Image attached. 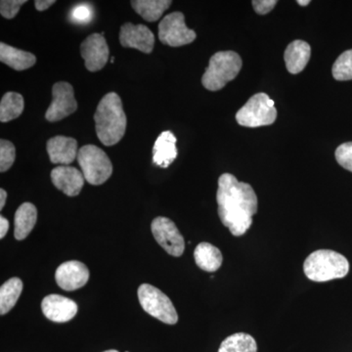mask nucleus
Returning a JSON list of instances; mask_svg holds the SVG:
<instances>
[{
  "mask_svg": "<svg viewBox=\"0 0 352 352\" xmlns=\"http://www.w3.org/2000/svg\"><path fill=\"white\" fill-rule=\"evenodd\" d=\"M217 201L222 224L235 237L245 235L251 228L252 217L258 212V197L251 185L224 173L219 179Z\"/></svg>",
  "mask_w": 352,
  "mask_h": 352,
  "instance_id": "obj_1",
  "label": "nucleus"
},
{
  "mask_svg": "<svg viewBox=\"0 0 352 352\" xmlns=\"http://www.w3.org/2000/svg\"><path fill=\"white\" fill-rule=\"evenodd\" d=\"M95 129L102 144H118L126 131V116L120 97L115 92L106 94L94 113Z\"/></svg>",
  "mask_w": 352,
  "mask_h": 352,
  "instance_id": "obj_2",
  "label": "nucleus"
},
{
  "mask_svg": "<svg viewBox=\"0 0 352 352\" xmlns=\"http://www.w3.org/2000/svg\"><path fill=\"white\" fill-rule=\"evenodd\" d=\"M303 271L308 279L318 283L340 279L349 272L346 256L332 250H318L310 254L303 263Z\"/></svg>",
  "mask_w": 352,
  "mask_h": 352,
  "instance_id": "obj_3",
  "label": "nucleus"
},
{
  "mask_svg": "<svg viewBox=\"0 0 352 352\" xmlns=\"http://www.w3.org/2000/svg\"><path fill=\"white\" fill-rule=\"evenodd\" d=\"M242 59L234 51H219L210 58L208 68L201 78L206 89L217 91L233 80L242 69Z\"/></svg>",
  "mask_w": 352,
  "mask_h": 352,
  "instance_id": "obj_4",
  "label": "nucleus"
},
{
  "mask_svg": "<svg viewBox=\"0 0 352 352\" xmlns=\"http://www.w3.org/2000/svg\"><path fill=\"white\" fill-rule=\"evenodd\" d=\"M76 159L85 180L89 184L95 186L103 184L112 175L113 164L110 157L97 146H83L78 150Z\"/></svg>",
  "mask_w": 352,
  "mask_h": 352,
  "instance_id": "obj_5",
  "label": "nucleus"
},
{
  "mask_svg": "<svg viewBox=\"0 0 352 352\" xmlns=\"http://www.w3.org/2000/svg\"><path fill=\"white\" fill-rule=\"evenodd\" d=\"M276 118L274 101L265 94L254 95L236 113L238 124L245 127L270 126Z\"/></svg>",
  "mask_w": 352,
  "mask_h": 352,
  "instance_id": "obj_6",
  "label": "nucleus"
},
{
  "mask_svg": "<svg viewBox=\"0 0 352 352\" xmlns=\"http://www.w3.org/2000/svg\"><path fill=\"white\" fill-rule=\"evenodd\" d=\"M138 298L141 307L157 320L168 325L178 322V314L170 298L161 289L149 284H142L138 289Z\"/></svg>",
  "mask_w": 352,
  "mask_h": 352,
  "instance_id": "obj_7",
  "label": "nucleus"
},
{
  "mask_svg": "<svg viewBox=\"0 0 352 352\" xmlns=\"http://www.w3.org/2000/svg\"><path fill=\"white\" fill-rule=\"evenodd\" d=\"M196 32L185 24L182 12H173L166 15L159 25V39L164 45L179 47L193 43Z\"/></svg>",
  "mask_w": 352,
  "mask_h": 352,
  "instance_id": "obj_8",
  "label": "nucleus"
},
{
  "mask_svg": "<svg viewBox=\"0 0 352 352\" xmlns=\"http://www.w3.org/2000/svg\"><path fill=\"white\" fill-rule=\"evenodd\" d=\"M153 235L157 244L170 256L179 258L185 250V241L175 222L168 217H156L152 221Z\"/></svg>",
  "mask_w": 352,
  "mask_h": 352,
  "instance_id": "obj_9",
  "label": "nucleus"
},
{
  "mask_svg": "<svg viewBox=\"0 0 352 352\" xmlns=\"http://www.w3.org/2000/svg\"><path fill=\"white\" fill-rule=\"evenodd\" d=\"M52 102L45 113V119L48 122H59L75 113L78 109L74 88L69 82L55 83L52 87Z\"/></svg>",
  "mask_w": 352,
  "mask_h": 352,
  "instance_id": "obj_10",
  "label": "nucleus"
},
{
  "mask_svg": "<svg viewBox=\"0 0 352 352\" xmlns=\"http://www.w3.org/2000/svg\"><path fill=\"white\" fill-rule=\"evenodd\" d=\"M80 55L88 71L103 69L109 59V46L103 34H92L85 38L80 44Z\"/></svg>",
  "mask_w": 352,
  "mask_h": 352,
  "instance_id": "obj_11",
  "label": "nucleus"
},
{
  "mask_svg": "<svg viewBox=\"0 0 352 352\" xmlns=\"http://www.w3.org/2000/svg\"><path fill=\"white\" fill-rule=\"evenodd\" d=\"M120 43L126 48H134L150 54L154 50L155 36L149 28L144 25L126 23L120 28Z\"/></svg>",
  "mask_w": 352,
  "mask_h": 352,
  "instance_id": "obj_12",
  "label": "nucleus"
},
{
  "mask_svg": "<svg viewBox=\"0 0 352 352\" xmlns=\"http://www.w3.org/2000/svg\"><path fill=\"white\" fill-rule=\"evenodd\" d=\"M56 282L65 291H75L82 288L89 279V270L85 263L78 261H66L57 268Z\"/></svg>",
  "mask_w": 352,
  "mask_h": 352,
  "instance_id": "obj_13",
  "label": "nucleus"
},
{
  "mask_svg": "<svg viewBox=\"0 0 352 352\" xmlns=\"http://www.w3.org/2000/svg\"><path fill=\"white\" fill-rule=\"evenodd\" d=\"M41 309L46 318L56 323L72 320L78 314V305L73 300L55 294L43 298Z\"/></svg>",
  "mask_w": 352,
  "mask_h": 352,
  "instance_id": "obj_14",
  "label": "nucleus"
},
{
  "mask_svg": "<svg viewBox=\"0 0 352 352\" xmlns=\"http://www.w3.org/2000/svg\"><path fill=\"white\" fill-rule=\"evenodd\" d=\"M50 176L54 186L69 197L78 196L85 185L82 173L73 166H57L51 171Z\"/></svg>",
  "mask_w": 352,
  "mask_h": 352,
  "instance_id": "obj_15",
  "label": "nucleus"
},
{
  "mask_svg": "<svg viewBox=\"0 0 352 352\" xmlns=\"http://www.w3.org/2000/svg\"><path fill=\"white\" fill-rule=\"evenodd\" d=\"M46 150L51 163L68 166L78 157V141L67 136H55L46 143Z\"/></svg>",
  "mask_w": 352,
  "mask_h": 352,
  "instance_id": "obj_16",
  "label": "nucleus"
},
{
  "mask_svg": "<svg viewBox=\"0 0 352 352\" xmlns=\"http://www.w3.org/2000/svg\"><path fill=\"white\" fill-rule=\"evenodd\" d=\"M176 141L177 140L173 132H162L153 147V163L160 168H168L177 157Z\"/></svg>",
  "mask_w": 352,
  "mask_h": 352,
  "instance_id": "obj_17",
  "label": "nucleus"
},
{
  "mask_svg": "<svg viewBox=\"0 0 352 352\" xmlns=\"http://www.w3.org/2000/svg\"><path fill=\"white\" fill-rule=\"evenodd\" d=\"M311 56L309 44L302 41H295L289 43L285 51L284 59L289 73L296 75L305 69Z\"/></svg>",
  "mask_w": 352,
  "mask_h": 352,
  "instance_id": "obj_18",
  "label": "nucleus"
},
{
  "mask_svg": "<svg viewBox=\"0 0 352 352\" xmlns=\"http://www.w3.org/2000/svg\"><path fill=\"white\" fill-rule=\"evenodd\" d=\"M38 220V210L32 203H24L18 208L14 217V236L16 239H25L32 232Z\"/></svg>",
  "mask_w": 352,
  "mask_h": 352,
  "instance_id": "obj_19",
  "label": "nucleus"
},
{
  "mask_svg": "<svg viewBox=\"0 0 352 352\" xmlns=\"http://www.w3.org/2000/svg\"><path fill=\"white\" fill-rule=\"evenodd\" d=\"M0 61L16 71H25L36 63V57L28 51L18 50L6 43H0Z\"/></svg>",
  "mask_w": 352,
  "mask_h": 352,
  "instance_id": "obj_20",
  "label": "nucleus"
},
{
  "mask_svg": "<svg viewBox=\"0 0 352 352\" xmlns=\"http://www.w3.org/2000/svg\"><path fill=\"white\" fill-rule=\"evenodd\" d=\"M194 258L197 265L207 272H215L219 270L223 261V256L219 248L207 242L197 245L194 252Z\"/></svg>",
  "mask_w": 352,
  "mask_h": 352,
  "instance_id": "obj_21",
  "label": "nucleus"
},
{
  "mask_svg": "<svg viewBox=\"0 0 352 352\" xmlns=\"http://www.w3.org/2000/svg\"><path fill=\"white\" fill-rule=\"evenodd\" d=\"M132 8L147 22H156L170 8V0H132Z\"/></svg>",
  "mask_w": 352,
  "mask_h": 352,
  "instance_id": "obj_22",
  "label": "nucleus"
},
{
  "mask_svg": "<svg viewBox=\"0 0 352 352\" xmlns=\"http://www.w3.org/2000/svg\"><path fill=\"white\" fill-rule=\"evenodd\" d=\"M25 108L24 97L17 92H7L0 102V122H8L22 115Z\"/></svg>",
  "mask_w": 352,
  "mask_h": 352,
  "instance_id": "obj_23",
  "label": "nucleus"
},
{
  "mask_svg": "<svg viewBox=\"0 0 352 352\" xmlns=\"http://www.w3.org/2000/svg\"><path fill=\"white\" fill-rule=\"evenodd\" d=\"M23 291V282L17 277L11 278L0 288V314H8L18 300Z\"/></svg>",
  "mask_w": 352,
  "mask_h": 352,
  "instance_id": "obj_24",
  "label": "nucleus"
},
{
  "mask_svg": "<svg viewBox=\"0 0 352 352\" xmlns=\"http://www.w3.org/2000/svg\"><path fill=\"white\" fill-rule=\"evenodd\" d=\"M219 352H258V344L249 333H236L221 342Z\"/></svg>",
  "mask_w": 352,
  "mask_h": 352,
  "instance_id": "obj_25",
  "label": "nucleus"
},
{
  "mask_svg": "<svg viewBox=\"0 0 352 352\" xmlns=\"http://www.w3.org/2000/svg\"><path fill=\"white\" fill-rule=\"evenodd\" d=\"M332 73L333 78L340 82L352 80V50L344 51L336 60Z\"/></svg>",
  "mask_w": 352,
  "mask_h": 352,
  "instance_id": "obj_26",
  "label": "nucleus"
},
{
  "mask_svg": "<svg viewBox=\"0 0 352 352\" xmlns=\"http://www.w3.org/2000/svg\"><path fill=\"white\" fill-rule=\"evenodd\" d=\"M16 159V149L12 142L0 140V171L6 173L13 166Z\"/></svg>",
  "mask_w": 352,
  "mask_h": 352,
  "instance_id": "obj_27",
  "label": "nucleus"
},
{
  "mask_svg": "<svg viewBox=\"0 0 352 352\" xmlns=\"http://www.w3.org/2000/svg\"><path fill=\"white\" fill-rule=\"evenodd\" d=\"M335 156L340 166L352 173V142L340 145L336 150Z\"/></svg>",
  "mask_w": 352,
  "mask_h": 352,
  "instance_id": "obj_28",
  "label": "nucleus"
},
{
  "mask_svg": "<svg viewBox=\"0 0 352 352\" xmlns=\"http://www.w3.org/2000/svg\"><path fill=\"white\" fill-rule=\"evenodd\" d=\"M25 3H27L25 0H2L0 2V14L6 19H13Z\"/></svg>",
  "mask_w": 352,
  "mask_h": 352,
  "instance_id": "obj_29",
  "label": "nucleus"
},
{
  "mask_svg": "<svg viewBox=\"0 0 352 352\" xmlns=\"http://www.w3.org/2000/svg\"><path fill=\"white\" fill-rule=\"evenodd\" d=\"M92 14L94 13H92L91 7L87 6V4H80V6H76L72 11V18L76 23L85 24V23H88L92 19Z\"/></svg>",
  "mask_w": 352,
  "mask_h": 352,
  "instance_id": "obj_30",
  "label": "nucleus"
},
{
  "mask_svg": "<svg viewBox=\"0 0 352 352\" xmlns=\"http://www.w3.org/2000/svg\"><path fill=\"white\" fill-rule=\"evenodd\" d=\"M276 0H254L252 1V6H254V10L261 15H265V14L270 13L271 10H273L275 6H276Z\"/></svg>",
  "mask_w": 352,
  "mask_h": 352,
  "instance_id": "obj_31",
  "label": "nucleus"
},
{
  "mask_svg": "<svg viewBox=\"0 0 352 352\" xmlns=\"http://www.w3.org/2000/svg\"><path fill=\"white\" fill-rule=\"evenodd\" d=\"M54 3H56L55 0H36L34 2V6H36V10L41 12V11L47 10Z\"/></svg>",
  "mask_w": 352,
  "mask_h": 352,
  "instance_id": "obj_32",
  "label": "nucleus"
},
{
  "mask_svg": "<svg viewBox=\"0 0 352 352\" xmlns=\"http://www.w3.org/2000/svg\"><path fill=\"white\" fill-rule=\"evenodd\" d=\"M9 229V221L4 217H0V238L3 239L6 237Z\"/></svg>",
  "mask_w": 352,
  "mask_h": 352,
  "instance_id": "obj_33",
  "label": "nucleus"
},
{
  "mask_svg": "<svg viewBox=\"0 0 352 352\" xmlns=\"http://www.w3.org/2000/svg\"><path fill=\"white\" fill-rule=\"evenodd\" d=\"M6 199L7 193L6 190H0V210H2V208H4V206H6Z\"/></svg>",
  "mask_w": 352,
  "mask_h": 352,
  "instance_id": "obj_34",
  "label": "nucleus"
},
{
  "mask_svg": "<svg viewBox=\"0 0 352 352\" xmlns=\"http://www.w3.org/2000/svg\"><path fill=\"white\" fill-rule=\"evenodd\" d=\"M298 4H300V6H307L308 4L310 3L309 0H298Z\"/></svg>",
  "mask_w": 352,
  "mask_h": 352,
  "instance_id": "obj_35",
  "label": "nucleus"
},
{
  "mask_svg": "<svg viewBox=\"0 0 352 352\" xmlns=\"http://www.w3.org/2000/svg\"><path fill=\"white\" fill-rule=\"evenodd\" d=\"M103 352H119V351H115V349H110V351H103Z\"/></svg>",
  "mask_w": 352,
  "mask_h": 352,
  "instance_id": "obj_36",
  "label": "nucleus"
},
{
  "mask_svg": "<svg viewBox=\"0 0 352 352\" xmlns=\"http://www.w3.org/2000/svg\"><path fill=\"white\" fill-rule=\"evenodd\" d=\"M126 352H129V351H126Z\"/></svg>",
  "mask_w": 352,
  "mask_h": 352,
  "instance_id": "obj_37",
  "label": "nucleus"
}]
</instances>
